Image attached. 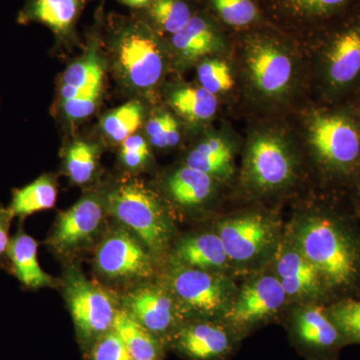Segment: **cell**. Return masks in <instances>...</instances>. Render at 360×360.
Masks as SVG:
<instances>
[{"mask_svg":"<svg viewBox=\"0 0 360 360\" xmlns=\"http://www.w3.org/2000/svg\"><path fill=\"white\" fill-rule=\"evenodd\" d=\"M65 297L82 342L94 345L112 328L118 310L115 297L77 269L66 276Z\"/></svg>","mask_w":360,"mask_h":360,"instance_id":"8992f818","label":"cell"},{"mask_svg":"<svg viewBox=\"0 0 360 360\" xmlns=\"http://www.w3.org/2000/svg\"><path fill=\"white\" fill-rule=\"evenodd\" d=\"M37 251V240L21 229L11 239L7 250L9 270L27 290L53 286L56 281L40 266Z\"/></svg>","mask_w":360,"mask_h":360,"instance_id":"d6986e66","label":"cell"},{"mask_svg":"<svg viewBox=\"0 0 360 360\" xmlns=\"http://www.w3.org/2000/svg\"><path fill=\"white\" fill-rule=\"evenodd\" d=\"M217 233L229 260L245 264L260 257L274 243L276 224L264 214L250 213L222 220Z\"/></svg>","mask_w":360,"mask_h":360,"instance_id":"8fae6325","label":"cell"},{"mask_svg":"<svg viewBox=\"0 0 360 360\" xmlns=\"http://www.w3.org/2000/svg\"><path fill=\"white\" fill-rule=\"evenodd\" d=\"M13 219L8 208L0 205V259L6 257L11 238H9V229H11V219Z\"/></svg>","mask_w":360,"mask_h":360,"instance_id":"f35d334b","label":"cell"},{"mask_svg":"<svg viewBox=\"0 0 360 360\" xmlns=\"http://www.w3.org/2000/svg\"><path fill=\"white\" fill-rule=\"evenodd\" d=\"M169 288L180 309L202 315H214L229 309V284L208 270L177 264L170 270Z\"/></svg>","mask_w":360,"mask_h":360,"instance_id":"52a82bcc","label":"cell"},{"mask_svg":"<svg viewBox=\"0 0 360 360\" xmlns=\"http://www.w3.org/2000/svg\"><path fill=\"white\" fill-rule=\"evenodd\" d=\"M297 248L314 265L326 290L347 291L360 277V246L333 215L307 217L298 229Z\"/></svg>","mask_w":360,"mask_h":360,"instance_id":"6da1fadb","label":"cell"},{"mask_svg":"<svg viewBox=\"0 0 360 360\" xmlns=\"http://www.w3.org/2000/svg\"><path fill=\"white\" fill-rule=\"evenodd\" d=\"M177 264L198 269H219L231 260L217 233H201L180 240L174 250Z\"/></svg>","mask_w":360,"mask_h":360,"instance_id":"ffe728a7","label":"cell"},{"mask_svg":"<svg viewBox=\"0 0 360 360\" xmlns=\"http://www.w3.org/2000/svg\"><path fill=\"white\" fill-rule=\"evenodd\" d=\"M86 54L71 63L63 73L61 84L70 85L82 91L103 89L104 63L99 56L98 27Z\"/></svg>","mask_w":360,"mask_h":360,"instance_id":"4316f807","label":"cell"},{"mask_svg":"<svg viewBox=\"0 0 360 360\" xmlns=\"http://www.w3.org/2000/svg\"><path fill=\"white\" fill-rule=\"evenodd\" d=\"M101 149L94 142L73 141L66 149L65 167L73 184L84 186L91 181L98 167Z\"/></svg>","mask_w":360,"mask_h":360,"instance_id":"f546056e","label":"cell"},{"mask_svg":"<svg viewBox=\"0 0 360 360\" xmlns=\"http://www.w3.org/2000/svg\"><path fill=\"white\" fill-rule=\"evenodd\" d=\"M231 146L220 137H208L201 141L186 158V165L212 177L226 179L233 172Z\"/></svg>","mask_w":360,"mask_h":360,"instance_id":"d4e9b609","label":"cell"},{"mask_svg":"<svg viewBox=\"0 0 360 360\" xmlns=\"http://www.w3.org/2000/svg\"><path fill=\"white\" fill-rule=\"evenodd\" d=\"M328 312L345 341L360 343V300H341Z\"/></svg>","mask_w":360,"mask_h":360,"instance_id":"d6a6232c","label":"cell"},{"mask_svg":"<svg viewBox=\"0 0 360 360\" xmlns=\"http://www.w3.org/2000/svg\"><path fill=\"white\" fill-rule=\"evenodd\" d=\"M58 198L56 180L49 174H44L30 184L13 191L8 210L13 217L25 219L42 210H51Z\"/></svg>","mask_w":360,"mask_h":360,"instance_id":"cb8c5ba5","label":"cell"},{"mask_svg":"<svg viewBox=\"0 0 360 360\" xmlns=\"http://www.w3.org/2000/svg\"><path fill=\"white\" fill-rule=\"evenodd\" d=\"M359 198H360V196H359Z\"/></svg>","mask_w":360,"mask_h":360,"instance_id":"b9f144b4","label":"cell"},{"mask_svg":"<svg viewBox=\"0 0 360 360\" xmlns=\"http://www.w3.org/2000/svg\"><path fill=\"white\" fill-rule=\"evenodd\" d=\"M146 130L149 142L155 148H174L179 142V124L170 113L153 116L146 123Z\"/></svg>","mask_w":360,"mask_h":360,"instance_id":"e575fe53","label":"cell"},{"mask_svg":"<svg viewBox=\"0 0 360 360\" xmlns=\"http://www.w3.org/2000/svg\"><path fill=\"white\" fill-rule=\"evenodd\" d=\"M146 14L149 25L155 30L172 37L189 22L195 11L187 0H153Z\"/></svg>","mask_w":360,"mask_h":360,"instance_id":"f1b7e54d","label":"cell"},{"mask_svg":"<svg viewBox=\"0 0 360 360\" xmlns=\"http://www.w3.org/2000/svg\"><path fill=\"white\" fill-rule=\"evenodd\" d=\"M146 246L134 233L118 229L108 234L96 251V269L110 279H142L155 271Z\"/></svg>","mask_w":360,"mask_h":360,"instance_id":"30bf717a","label":"cell"},{"mask_svg":"<svg viewBox=\"0 0 360 360\" xmlns=\"http://www.w3.org/2000/svg\"><path fill=\"white\" fill-rule=\"evenodd\" d=\"M359 110H319L310 118V146L324 172L335 179H349L360 174Z\"/></svg>","mask_w":360,"mask_h":360,"instance_id":"3957f363","label":"cell"},{"mask_svg":"<svg viewBox=\"0 0 360 360\" xmlns=\"http://www.w3.org/2000/svg\"><path fill=\"white\" fill-rule=\"evenodd\" d=\"M90 0H26L18 14V25L39 23L49 27L61 44L77 40V26Z\"/></svg>","mask_w":360,"mask_h":360,"instance_id":"9a60e30c","label":"cell"},{"mask_svg":"<svg viewBox=\"0 0 360 360\" xmlns=\"http://www.w3.org/2000/svg\"><path fill=\"white\" fill-rule=\"evenodd\" d=\"M149 155L150 151L148 141L141 135L134 134L122 141L120 160L129 169L136 170L143 167L148 162Z\"/></svg>","mask_w":360,"mask_h":360,"instance_id":"74e56055","label":"cell"},{"mask_svg":"<svg viewBox=\"0 0 360 360\" xmlns=\"http://www.w3.org/2000/svg\"><path fill=\"white\" fill-rule=\"evenodd\" d=\"M172 44L180 58L193 61L219 49L221 37L210 18L195 13L179 32L172 35Z\"/></svg>","mask_w":360,"mask_h":360,"instance_id":"44dd1931","label":"cell"},{"mask_svg":"<svg viewBox=\"0 0 360 360\" xmlns=\"http://www.w3.org/2000/svg\"><path fill=\"white\" fill-rule=\"evenodd\" d=\"M167 186L172 200L179 205H200L212 195L213 177L186 165L170 175Z\"/></svg>","mask_w":360,"mask_h":360,"instance_id":"484cf974","label":"cell"},{"mask_svg":"<svg viewBox=\"0 0 360 360\" xmlns=\"http://www.w3.org/2000/svg\"><path fill=\"white\" fill-rule=\"evenodd\" d=\"M295 331L304 345L321 352H330L345 342L328 309L321 307H309L298 312Z\"/></svg>","mask_w":360,"mask_h":360,"instance_id":"7402d4cb","label":"cell"},{"mask_svg":"<svg viewBox=\"0 0 360 360\" xmlns=\"http://www.w3.org/2000/svg\"><path fill=\"white\" fill-rule=\"evenodd\" d=\"M322 77L326 90L340 98L360 90V9L321 28Z\"/></svg>","mask_w":360,"mask_h":360,"instance_id":"5b68a950","label":"cell"},{"mask_svg":"<svg viewBox=\"0 0 360 360\" xmlns=\"http://www.w3.org/2000/svg\"><path fill=\"white\" fill-rule=\"evenodd\" d=\"M174 347L193 360H219L231 352V336L224 326L195 322L174 333Z\"/></svg>","mask_w":360,"mask_h":360,"instance_id":"e0dca14e","label":"cell"},{"mask_svg":"<svg viewBox=\"0 0 360 360\" xmlns=\"http://www.w3.org/2000/svg\"><path fill=\"white\" fill-rule=\"evenodd\" d=\"M172 293L160 286L144 285L127 295L124 310L149 331L160 336L175 328L179 319Z\"/></svg>","mask_w":360,"mask_h":360,"instance_id":"5bb4252c","label":"cell"},{"mask_svg":"<svg viewBox=\"0 0 360 360\" xmlns=\"http://www.w3.org/2000/svg\"><path fill=\"white\" fill-rule=\"evenodd\" d=\"M90 360H132L120 335L110 329L92 345Z\"/></svg>","mask_w":360,"mask_h":360,"instance_id":"d590c367","label":"cell"},{"mask_svg":"<svg viewBox=\"0 0 360 360\" xmlns=\"http://www.w3.org/2000/svg\"><path fill=\"white\" fill-rule=\"evenodd\" d=\"M117 1L131 8L146 9L153 0H117Z\"/></svg>","mask_w":360,"mask_h":360,"instance_id":"ab89813d","label":"cell"},{"mask_svg":"<svg viewBox=\"0 0 360 360\" xmlns=\"http://www.w3.org/2000/svg\"><path fill=\"white\" fill-rule=\"evenodd\" d=\"M246 53L251 80L262 94L281 96L288 89L292 78V61L276 37L251 35L248 40Z\"/></svg>","mask_w":360,"mask_h":360,"instance_id":"9c48e42d","label":"cell"},{"mask_svg":"<svg viewBox=\"0 0 360 360\" xmlns=\"http://www.w3.org/2000/svg\"><path fill=\"white\" fill-rule=\"evenodd\" d=\"M219 20L236 30L257 25L262 18V7L257 0H206Z\"/></svg>","mask_w":360,"mask_h":360,"instance_id":"1f68e13d","label":"cell"},{"mask_svg":"<svg viewBox=\"0 0 360 360\" xmlns=\"http://www.w3.org/2000/svg\"><path fill=\"white\" fill-rule=\"evenodd\" d=\"M110 23L111 53L120 79L134 91L155 89L165 72L162 47L155 28L137 18H115Z\"/></svg>","mask_w":360,"mask_h":360,"instance_id":"7a4b0ae2","label":"cell"},{"mask_svg":"<svg viewBox=\"0 0 360 360\" xmlns=\"http://www.w3.org/2000/svg\"><path fill=\"white\" fill-rule=\"evenodd\" d=\"M198 77L201 87L214 96L229 91L233 86L231 68L226 63L219 59L203 61L198 66Z\"/></svg>","mask_w":360,"mask_h":360,"instance_id":"836d02e7","label":"cell"},{"mask_svg":"<svg viewBox=\"0 0 360 360\" xmlns=\"http://www.w3.org/2000/svg\"><path fill=\"white\" fill-rule=\"evenodd\" d=\"M103 89L90 90L71 101L60 103L61 110L66 120L80 122L94 115L103 97Z\"/></svg>","mask_w":360,"mask_h":360,"instance_id":"8d00e7d4","label":"cell"},{"mask_svg":"<svg viewBox=\"0 0 360 360\" xmlns=\"http://www.w3.org/2000/svg\"><path fill=\"white\" fill-rule=\"evenodd\" d=\"M112 329L122 338L132 360L162 359V347L158 336L142 326L124 309L116 312Z\"/></svg>","mask_w":360,"mask_h":360,"instance_id":"603a6c76","label":"cell"},{"mask_svg":"<svg viewBox=\"0 0 360 360\" xmlns=\"http://www.w3.org/2000/svg\"><path fill=\"white\" fill-rule=\"evenodd\" d=\"M144 118V108L137 101H129L110 111L101 120L104 135L115 143H122L141 127Z\"/></svg>","mask_w":360,"mask_h":360,"instance_id":"4dcf8cb0","label":"cell"},{"mask_svg":"<svg viewBox=\"0 0 360 360\" xmlns=\"http://www.w3.org/2000/svg\"><path fill=\"white\" fill-rule=\"evenodd\" d=\"M276 274L288 296L316 297L326 291L319 272L297 248L279 255Z\"/></svg>","mask_w":360,"mask_h":360,"instance_id":"ac0fdd59","label":"cell"},{"mask_svg":"<svg viewBox=\"0 0 360 360\" xmlns=\"http://www.w3.org/2000/svg\"><path fill=\"white\" fill-rule=\"evenodd\" d=\"M106 207L148 248L160 253L167 248L172 227L158 196L137 180L122 182L106 198Z\"/></svg>","mask_w":360,"mask_h":360,"instance_id":"277c9868","label":"cell"},{"mask_svg":"<svg viewBox=\"0 0 360 360\" xmlns=\"http://www.w3.org/2000/svg\"><path fill=\"white\" fill-rule=\"evenodd\" d=\"M295 175L292 158L285 142L272 134H257L246 153V181L257 191H269L290 184Z\"/></svg>","mask_w":360,"mask_h":360,"instance_id":"ba28073f","label":"cell"},{"mask_svg":"<svg viewBox=\"0 0 360 360\" xmlns=\"http://www.w3.org/2000/svg\"><path fill=\"white\" fill-rule=\"evenodd\" d=\"M286 295L276 276H264L251 281L224 312L229 323L248 328L276 314L285 302Z\"/></svg>","mask_w":360,"mask_h":360,"instance_id":"4fadbf2b","label":"cell"},{"mask_svg":"<svg viewBox=\"0 0 360 360\" xmlns=\"http://www.w3.org/2000/svg\"><path fill=\"white\" fill-rule=\"evenodd\" d=\"M170 104L179 115L193 122L210 120L219 108L217 96L201 86L175 90L170 96Z\"/></svg>","mask_w":360,"mask_h":360,"instance_id":"83f0119b","label":"cell"},{"mask_svg":"<svg viewBox=\"0 0 360 360\" xmlns=\"http://www.w3.org/2000/svg\"><path fill=\"white\" fill-rule=\"evenodd\" d=\"M359 103H357V108H360V90L359 91Z\"/></svg>","mask_w":360,"mask_h":360,"instance_id":"60d3db41","label":"cell"},{"mask_svg":"<svg viewBox=\"0 0 360 360\" xmlns=\"http://www.w3.org/2000/svg\"><path fill=\"white\" fill-rule=\"evenodd\" d=\"M271 11L292 25L321 28L360 9V0H269Z\"/></svg>","mask_w":360,"mask_h":360,"instance_id":"2e32d148","label":"cell"},{"mask_svg":"<svg viewBox=\"0 0 360 360\" xmlns=\"http://www.w3.org/2000/svg\"><path fill=\"white\" fill-rule=\"evenodd\" d=\"M104 205L96 195H86L61 213L47 243L54 250L70 253L90 243L103 226Z\"/></svg>","mask_w":360,"mask_h":360,"instance_id":"7c38bea8","label":"cell"}]
</instances>
